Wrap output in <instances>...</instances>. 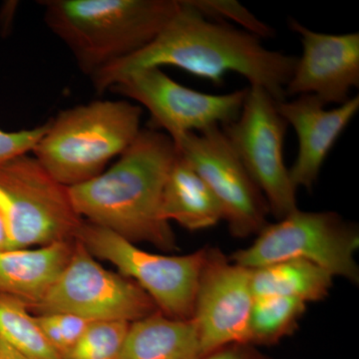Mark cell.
<instances>
[{
  "label": "cell",
  "mask_w": 359,
  "mask_h": 359,
  "mask_svg": "<svg viewBox=\"0 0 359 359\" xmlns=\"http://www.w3.org/2000/svg\"><path fill=\"white\" fill-rule=\"evenodd\" d=\"M180 2L178 13L150 44L90 77L98 93L134 71L170 65L216 85L223 84L226 73H238L276 102L285 101L297 57L269 50L256 35L205 18L189 0Z\"/></svg>",
  "instance_id": "6da1fadb"
},
{
  "label": "cell",
  "mask_w": 359,
  "mask_h": 359,
  "mask_svg": "<svg viewBox=\"0 0 359 359\" xmlns=\"http://www.w3.org/2000/svg\"><path fill=\"white\" fill-rule=\"evenodd\" d=\"M177 149L167 134L142 129L109 169L70 187L73 205L84 221L131 243L147 242L172 252L176 241L162 214L163 193Z\"/></svg>",
  "instance_id": "7a4b0ae2"
},
{
  "label": "cell",
  "mask_w": 359,
  "mask_h": 359,
  "mask_svg": "<svg viewBox=\"0 0 359 359\" xmlns=\"http://www.w3.org/2000/svg\"><path fill=\"white\" fill-rule=\"evenodd\" d=\"M44 20L85 74L147 46L178 13L180 0H45Z\"/></svg>",
  "instance_id": "3957f363"
},
{
  "label": "cell",
  "mask_w": 359,
  "mask_h": 359,
  "mask_svg": "<svg viewBox=\"0 0 359 359\" xmlns=\"http://www.w3.org/2000/svg\"><path fill=\"white\" fill-rule=\"evenodd\" d=\"M143 110L126 100H96L61 111L33 149L34 157L68 188L95 178L141 131Z\"/></svg>",
  "instance_id": "277c9868"
},
{
  "label": "cell",
  "mask_w": 359,
  "mask_h": 359,
  "mask_svg": "<svg viewBox=\"0 0 359 359\" xmlns=\"http://www.w3.org/2000/svg\"><path fill=\"white\" fill-rule=\"evenodd\" d=\"M0 217L6 230V250L75 241L84 222L69 188L29 154L0 167Z\"/></svg>",
  "instance_id": "5b68a950"
},
{
  "label": "cell",
  "mask_w": 359,
  "mask_h": 359,
  "mask_svg": "<svg viewBox=\"0 0 359 359\" xmlns=\"http://www.w3.org/2000/svg\"><path fill=\"white\" fill-rule=\"evenodd\" d=\"M359 247L358 229L334 212H290L257 233L254 244L233 252L231 261L252 269L268 264L304 259L332 276L358 283L354 254Z\"/></svg>",
  "instance_id": "8992f818"
},
{
  "label": "cell",
  "mask_w": 359,
  "mask_h": 359,
  "mask_svg": "<svg viewBox=\"0 0 359 359\" xmlns=\"http://www.w3.org/2000/svg\"><path fill=\"white\" fill-rule=\"evenodd\" d=\"M76 240L96 259L112 264L136 283L171 318L191 320L207 249L165 256L139 249L114 231L84 221Z\"/></svg>",
  "instance_id": "52a82bcc"
},
{
  "label": "cell",
  "mask_w": 359,
  "mask_h": 359,
  "mask_svg": "<svg viewBox=\"0 0 359 359\" xmlns=\"http://www.w3.org/2000/svg\"><path fill=\"white\" fill-rule=\"evenodd\" d=\"M276 103L263 87L250 85L237 119L221 128L263 194L269 212L280 219L297 210V189L283 157L289 124Z\"/></svg>",
  "instance_id": "ba28073f"
},
{
  "label": "cell",
  "mask_w": 359,
  "mask_h": 359,
  "mask_svg": "<svg viewBox=\"0 0 359 359\" xmlns=\"http://www.w3.org/2000/svg\"><path fill=\"white\" fill-rule=\"evenodd\" d=\"M158 311L136 283L104 268L77 240L62 273L43 299L29 309L36 314L71 313L91 321L130 323Z\"/></svg>",
  "instance_id": "9c48e42d"
},
{
  "label": "cell",
  "mask_w": 359,
  "mask_h": 359,
  "mask_svg": "<svg viewBox=\"0 0 359 359\" xmlns=\"http://www.w3.org/2000/svg\"><path fill=\"white\" fill-rule=\"evenodd\" d=\"M177 151L211 190L231 235H257L268 224L269 209L221 127L189 132L173 140Z\"/></svg>",
  "instance_id": "30bf717a"
},
{
  "label": "cell",
  "mask_w": 359,
  "mask_h": 359,
  "mask_svg": "<svg viewBox=\"0 0 359 359\" xmlns=\"http://www.w3.org/2000/svg\"><path fill=\"white\" fill-rule=\"evenodd\" d=\"M110 90L147 108L151 129L164 130L172 140L235 121L248 92L245 88L223 95L202 93L178 83L158 67L134 71Z\"/></svg>",
  "instance_id": "8fae6325"
},
{
  "label": "cell",
  "mask_w": 359,
  "mask_h": 359,
  "mask_svg": "<svg viewBox=\"0 0 359 359\" xmlns=\"http://www.w3.org/2000/svg\"><path fill=\"white\" fill-rule=\"evenodd\" d=\"M252 302L250 269L218 249H207L192 316L203 356L228 344H248Z\"/></svg>",
  "instance_id": "7c38bea8"
},
{
  "label": "cell",
  "mask_w": 359,
  "mask_h": 359,
  "mask_svg": "<svg viewBox=\"0 0 359 359\" xmlns=\"http://www.w3.org/2000/svg\"><path fill=\"white\" fill-rule=\"evenodd\" d=\"M290 29L301 35L304 52L297 59L285 96L313 95L321 102L346 103L359 86V34H327L290 21Z\"/></svg>",
  "instance_id": "4fadbf2b"
},
{
  "label": "cell",
  "mask_w": 359,
  "mask_h": 359,
  "mask_svg": "<svg viewBox=\"0 0 359 359\" xmlns=\"http://www.w3.org/2000/svg\"><path fill=\"white\" fill-rule=\"evenodd\" d=\"M325 106L309 94L276 103L283 119L294 127L299 141L297 160L289 170L295 189L313 188L337 139L358 114L359 97L349 98L334 109H327Z\"/></svg>",
  "instance_id": "5bb4252c"
},
{
  "label": "cell",
  "mask_w": 359,
  "mask_h": 359,
  "mask_svg": "<svg viewBox=\"0 0 359 359\" xmlns=\"http://www.w3.org/2000/svg\"><path fill=\"white\" fill-rule=\"evenodd\" d=\"M75 241L0 252V295L16 299L28 311L36 306L69 262Z\"/></svg>",
  "instance_id": "9a60e30c"
},
{
  "label": "cell",
  "mask_w": 359,
  "mask_h": 359,
  "mask_svg": "<svg viewBox=\"0 0 359 359\" xmlns=\"http://www.w3.org/2000/svg\"><path fill=\"white\" fill-rule=\"evenodd\" d=\"M197 327L160 311L130 323L119 359H202Z\"/></svg>",
  "instance_id": "2e32d148"
},
{
  "label": "cell",
  "mask_w": 359,
  "mask_h": 359,
  "mask_svg": "<svg viewBox=\"0 0 359 359\" xmlns=\"http://www.w3.org/2000/svg\"><path fill=\"white\" fill-rule=\"evenodd\" d=\"M162 214L169 223L192 231L212 228L223 219L218 201L178 151L163 193Z\"/></svg>",
  "instance_id": "e0dca14e"
},
{
  "label": "cell",
  "mask_w": 359,
  "mask_h": 359,
  "mask_svg": "<svg viewBox=\"0 0 359 359\" xmlns=\"http://www.w3.org/2000/svg\"><path fill=\"white\" fill-rule=\"evenodd\" d=\"M334 276L304 259H287L250 269L254 299L283 297L308 304L320 302L330 294Z\"/></svg>",
  "instance_id": "ac0fdd59"
},
{
  "label": "cell",
  "mask_w": 359,
  "mask_h": 359,
  "mask_svg": "<svg viewBox=\"0 0 359 359\" xmlns=\"http://www.w3.org/2000/svg\"><path fill=\"white\" fill-rule=\"evenodd\" d=\"M306 311V304L283 297L254 299L248 325V344L273 346L294 334Z\"/></svg>",
  "instance_id": "d6986e66"
},
{
  "label": "cell",
  "mask_w": 359,
  "mask_h": 359,
  "mask_svg": "<svg viewBox=\"0 0 359 359\" xmlns=\"http://www.w3.org/2000/svg\"><path fill=\"white\" fill-rule=\"evenodd\" d=\"M0 339L28 359H62L25 304L6 295H0Z\"/></svg>",
  "instance_id": "ffe728a7"
},
{
  "label": "cell",
  "mask_w": 359,
  "mask_h": 359,
  "mask_svg": "<svg viewBox=\"0 0 359 359\" xmlns=\"http://www.w3.org/2000/svg\"><path fill=\"white\" fill-rule=\"evenodd\" d=\"M130 323L93 321L62 359H119Z\"/></svg>",
  "instance_id": "44dd1931"
},
{
  "label": "cell",
  "mask_w": 359,
  "mask_h": 359,
  "mask_svg": "<svg viewBox=\"0 0 359 359\" xmlns=\"http://www.w3.org/2000/svg\"><path fill=\"white\" fill-rule=\"evenodd\" d=\"M205 18L215 21L231 20L243 26L248 32L259 37H271L273 28L257 20L244 6L233 0H189Z\"/></svg>",
  "instance_id": "7402d4cb"
},
{
  "label": "cell",
  "mask_w": 359,
  "mask_h": 359,
  "mask_svg": "<svg viewBox=\"0 0 359 359\" xmlns=\"http://www.w3.org/2000/svg\"><path fill=\"white\" fill-rule=\"evenodd\" d=\"M48 121L32 129L4 131L0 129V167L20 155L30 154L43 136Z\"/></svg>",
  "instance_id": "603a6c76"
},
{
  "label": "cell",
  "mask_w": 359,
  "mask_h": 359,
  "mask_svg": "<svg viewBox=\"0 0 359 359\" xmlns=\"http://www.w3.org/2000/svg\"><path fill=\"white\" fill-rule=\"evenodd\" d=\"M58 325L68 351L76 344L93 321L71 313H50Z\"/></svg>",
  "instance_id": "cb8c5ba5"
},
{
  "label": "cell",
  "mask_w": 359,
  "mask_h": 359,
  "mask_svg": "<svg viewBox=\"0 0 359 359\" xmlns=\"http://www.w3.org/2000/svg\"><path fill=\"white\" fill-rule=\"evenodd\" d=\"M202 359H271L250 344H231L219 347Z\"/></svg>",
  "instance_id": "d4e9b609"
},
{
  "label": "cell",
  "mask_w": 359,
  "mask_h": 359,
  "mask_svg": "<svg viewBox=\"0 0 359 359\" xmlns=\"http://www.w3.org/2000/svg\"><path fill=\"white\" fill-rule=\"evenodd\" d=\"M0 359H28L11 344L0 339Z\"/></svg>",
  "instance_id": "484cf974"
},
{
  "label": "cell",
  "mask_w": 359,
  "mask_h": 359,
  "mask_svg": "<svg viewBox=\"0 0 359 359\" xmlns=\"http://www.w3.org/2000/svg\"><path fill=\"white\" fill-rule=\"evenodd\" d=\"M7 241L6 226H4V222H2L1 217H0V252L6 250Z\"/></svg>",
  "instance_id": "4316f807"
}]
</instances>
